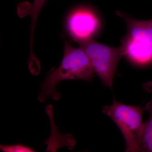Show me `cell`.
Wrapping results in <instances>:
<instances>
[{
  "label": "cell",
  "mask_w": 152,
  "mask_h": 152,
  "mask_svg": "<svg viewBox=\"0 0 152 152\" xmlns=\"http://www.w3.org/2000/svg\"><path fill=\"white\" fill-rule=\"evenodd\" d=\"M143 108L144 110L148 113L149 117L144 123L140 141V152H152V98Z\"/></svg>",
  "instance_id": "6"
},
{
  "label": "cell",
  "mask_w": 152,
  "mask_h": 152,
  "mask_svg": "<svg viewBox=\"0 0 152 152\" xmlns=\"http://www.w3.org/2000/svg\"><path fill=\"white\" fill-rule=\"evenodd\" d=\"M80 44L88 56L93 69L104 85L113 89L114 75L120 60L124 56L121 45L113 47L98 42L94 39Z\"/></svg>",
  "instance_id": "4"
},
{
  "label": "cell",
  "mask_w": 152,
  "mask_h": 152,
  "mask_svg": "<svg viewBox=\"0 0 152 152\" xmlns=\"http://www.w3.org/2000/svg\"><path fill=\"white\" fill-rule=\"evenodd\" d=\"M95 72L88 56L80 48H75L64 42V51L61 62L56 69L53 68L41 84V91L38 98L43 102L49 98L54 100L60 99L56 87L66 80H80L91 81Z\"/></svg>",
  "instance_id": "1"
},
{
  "label": "cell",
  "mask_w": 152,
  "mask_h": 152,
  "mask_svg": "<svg viewBox=\"0 0 152 152\" xmlns=\"http://www.w3.org/2000/svg\"><path fill=\"white\" fill-rule=\"evenodd\" d=\"M1 150L6 152H35L32 148L23 145H1Z\"/></svg>",
  "instance_id": "8"
},
{
  "label": "cell",
  "mask_w": 152,
  "mask_h": 152,
  "mask_svg": "<svg viewBox=\"0 0 152 152\" xmlns=\"http://www.w3.org/2000/svg\"><path fill=\"white\" fill-rule=\"evenodd\" d=\"M124 19L127 33L121 41L124 56L136 64L147 65L152 63V19L140 20L117 11Z\"/></svg>",
  "instance_id": "2"
},
{
  "label": "cell",
  "mask_w": 152,
  "mask_h": 152,
  "mask_svg": "<svg viewBox=\"0 0 152 152\" xmlns=\"http://www.w3.org/2000/svg\"><path fill=\"white\" fill-rule=\"evenodd\" d=\"M144 111V108L125 104L115 98L111 104L103 107L104 114L111 119L121 132L126 142V152H140Z\"/></svg>",
  "instance_id": "3"
},
{
  "label": "cell",
  "mask_w": 152,
  "mask_h": 152,
  "mask_svg": "<svg viewBox=\"0 0 152 152\" xmlns=\"http://www.w3.org/2000/svg\"><path fill=\"white\" fill-rule=\"evenodd\" d=\"M142 88L144 91L148 93L152 92V81H149L144 83L142 84Z\"/></svg>",
  "instance_id": "9"
},
{
  "label": "cell",
  "mask_w": 152,
  "mask_h": 152,
  "mask_svg": "<svg viewBox=\"0 0 152 152\" xmlns=\"http://www.w3.org/2000/svg\"><path fill=\"white\" fill-rule=\"evenodd\" d=\"M66 29L68 35L79 44L93 39L96 35L100 23L94 12L89 9H75L69 14L66 21Z\"/></svg>",
  "instance_id": "5"
},
{
  "label": "cell",
  "mask_w": 152,
  "mask_h": 152,
  "mask_svg": "<svg viewBox=\"0 0 152 152\" xmlns=\"http://www.w3.org/2000/svg\"><path fill=\"white\" fill-rule=\"evenodd\" d=\"M46 1L47 0H34L31 7V8L29 14L31 18V23L30 27V40L31 41L34 40V32L37 19Z\"/></svg>",
  "instance_id": "7"
}]
</instances>
